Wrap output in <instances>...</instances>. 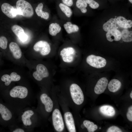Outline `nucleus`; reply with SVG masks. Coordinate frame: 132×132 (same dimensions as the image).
<instances>
[{
  "mask_svg": "<svg viewBox=\"0 0 132 132\" xmlns=\"http://www.w3.org/2000/svg\"><path fill=\"white\" fill-rule=\"evenodd\" d=\"M4 102L12 110L17 117L24 108L31 107L33 95L27 87L22 85L14 86L0 92Z\"/></svg>",
  "mask_w": 132,
  "mask_h": 132,
  "instance_id": "nucleus-1",
  "label": "nucleus"
},
{
  "mask_svg": "<svg viewBox=\"0 0 132 132\" xmlns=\"http://www.w3.org/2000/svg\"><path fill=\"white\" fill-rule=\"evenodd\" d=\"M19 123L16 115L9 106L0 99V125L9 128Z\"/></svg>",
  "mask_w": 132,
  "mask_h": 132,
  "instance_id": "nucleus-2",
  "label": "nucleus"
},
{
  "mask_svg": "<svg viewBox=\"0 0 132 132\" xmlns=\"http://www.w3.org/2000/svg\"><path fill=\"white\" fill-rule=\"evenodd\" d=\"M35 111L31 107H28L23 109L17 116L19 124L32 131L36 124Z\"/></svg>",
  "mask_w": 132,
  "mask_h": 132,
  "instance_id": "nucleus-3",
  "label": "nucleus"
},
{
  "mask_svg": "<svg viewBox=\"0 0 132 132\" xmlns=\"http://www.w3.org/2000/svg\"><path fill=\"white\" fill-rule=\"evenodd\" d=\"M16 9L20 15L26 18H30L33 15L34 11L31 5L24 0H18L16 3Z\"/></svg>",
  "mask_w": 132,
  "mask_h": 132,
  "instance_id": "nucleus-4",
  "label": "nucleus"
},
{
  "mask_svg": "<svg viewBox=\"0 0 132 132\" xmlns=\"http://www.w3.org/2000/svg\"><path fill=\"white\" fill-rule=\"evenodd\" d=\"M70 91L74 102L77 105H79L82 104L84 101V97L80 87L76 84H72L70 86Z\"/></svg>",
  "mask_w": 132,
  "mask_h": 132,
  "instance_id": "nucleus-5",
  "label": "nucleus"
},
{
  "mask_svg": "<svg viewBox=\"0 0 132 132\" xmlns=\"http://www.w3.org/2000/svg\"><path fill=\"white\" fill-rule=\"evenodd\" d=\"M53 124L55 130L60 132L63 130L64 125L63 120L60 111L58 109H55L52 114Z\"/></svg>",
  "mask_w": 132,
  "mask_h": 132,
  "instance_id": "nucleus-6",
  "label": "nucleus"
},
{
  "mask_svg": "<svg viewBox=\"0 0 132 132\" xmlns=\"http://www.w3.org/2000/svg\"><path fill=\"white\" fill-rule=\"evenodd\" d=\"M86 61L90 65L96 68L104 67L106 64V60L104 58L93 55L88 56L87 58Z\"/></svg>",
  "mask_w": 132,
  "mask_h": 132,
  "instance_id": "nucleus-7",
  "label": "nucleus"
},
{
  "mask_svg": "<svg viewBox=\"0 0 132 132\" xmlns=\"http://www.w3.org/2000/svg\"><path fill=\"white\" fill-rule=\"evenodd\" d=\"M49 75L48 70L45 66L39 64L36 67V70L33 74L34 78L37 81H41L44 78L48 77Z\"/></svg>",
  "mask_w": 132,
  "mask_h": 132,
  "instance_id": "nucleus-8",
  "label": "nucleus"
},
{
  "mask_svg": "<svg viewBox=\"0 0 132 132\" xmlns=\"http://www.w3.org/2000/svg\"><path fill=\"white\" fill-rule=\"evenodd\" d=\"M33 49L35 51L39 52L43 56L47 55L51 51L50 44L44 41H40L37 42L34 45Z\"/></svg>",
  "mask_w": 132,
  "mask_h": 132,
  "instance_id": "nucleus-9",
  "label": "nucleus"
},
{
  "mask_svg": "<svg viewBox=\"0 0 132 132\" xmlns=\"http://www.w3.org/2000/svg\"><path fill=\"white\" fill-rule=\"evenodd\" d=\"M75 52V50L73 47H68L63 49L60 52V55L64 62L70 63L73 61V56Z\"/></svg>",
  "mask_w": 132,
  "mask_h": 132,
  "instance_id": "nucleus-10",
  "label": "nucleus"
},
{
  "mask_svg": "<svg viewBox=\"0 0 132 132\" xmlns=\"http://www.w3.org/2000/svg\"><path fill=\"white\" fill-rule=\"evenodd\" d=\"M21 79L20 76L15 72H11L10 75L4 74L1 77V81L4 83V85L6 87L9 86L12 82L19 81Z\"/></svg>",
  "mask_w": 132,
  "mask_h": 132,
  "instance_id": "nucleus-11",
  "label": "nucleus"
},
{
  "mask_svg": "<svg viewBox=\"0 0 132 132\" xmlns=\"http://www.w3.org/2000/svg\"><path fill=\"white\" fill-rule=\"evenodd\" d=\"M40 103L44 105V110L47 112H51L53 107V102L47 94L45 93L41 94L39 96Z\"/></svg>",
  "mask_w": 132,
  "mask_h": 132,
  "instance_id": "nucleus-12",
  "label": "nucleus"
},
{
  "mask_svg": "<svg viewBox=\"0 0 132 132\" xmlns=\"http://www.w3.org/2000/svg\"><path fill=\"white\" fill-rule=\"evenodd\" d=\"M65 120L66 126L69 132H76L74 119L72 113L67 112L64 115Z\"/></svg>",
  "mask_w": 132,
  "mask_h": 132,
  "instance_id": "nucleus-13",
  "label": "nucleus"
},
{
  "mask_svg": "<svg viewBox=\"0 0 132 132\" xmlns=\"http://www.w3.org/2000/svg\"><path fill=\"white\" fill-rule=\"evenodd\" d=\"M108 82V79L105 77H103L99 79L94 88L95 93L99 94L103 93L107 87Z\"/></svg>",
  "mask_w": 132,
  "mask_h": 132,
  "instance_id": "nucleus-14",
  "label": "nucleus"
},
{
  "mask_svg": "<svg viewBox=\"0 0 132 132\" xmlns=\"http://www.w3.org/2000/svg\"><path fill=\"white\" fill-rule=\"evenodd\" d=\"M1 9L3 13L10 18H14L16 16L15 12V8L8 3L3 4L1 6Z\"/></svg>",
  "mask_w": 132,
  "mask_h": 132,
  "instance_id": "nucleus-15",
  "label": "nucleus"
},
{
  "mask_svg": "<svg viewBox=\"0 0 132 132\" xmlns=\"http://www.w3.org/2000/svg\"><path fill=\"white\" fill-rule=\"evenodd\" d=\"M9 48L14 58L16 59L21 58L22 52L20 48L16 43L13 42H11L9 45Z\"/></svg>",
  "mask_w": 132,
  "mask_h": 132,
  "instance_id": "nucleus-16",
  "label": "nucleus"
},
{
  "mask_svg": "<svg viewBox=\"0 0 132 132\" xmlns=\"http://www.w3.org/2000/svg\"><path fill=\"white\" fill-rule=\"evenodd\" d=\"M106 36L107 40L110 42H112L113 41H118L121 39V33L120 31L116 29L107 32Z\"/></svg>",
  "mask_w": 132,
  "mask_h": 132,
  "instance_id": "nucleus-17",
  "label": "nucleus"
},
{
  "mask_svg": "<svg viewBox=\"0 0 132 132\" xmlns=\"http://www.w3.org/2000/svg\"><path fill=\"white\" fill-rule=\"evenodd\" d=\"M99 111L103 115L106 116L112 117L115 114V111L114 108L109 105H104L99 108Z\"/></svg>",
  "mask_w": 132,
  "mask_h": 132,
  "instance_id": "nucleus-18",
  "label": "nucleus"
},
{
  "mask_svg": "<svg viewBox=\"0 0 132 132\" xmlns=\"http://www.w3.org/2000/svg\"><path fill=\"white\" fill-rule=\"evenodd\" d=\"M117 24L120 27L123 28H131L132 26V21L127 20L122 16H119L116 19Z\"/></svg>",
  "mask_w": 132,
  "mask_h": 132,
  "instance_id": "nucleus-19",
  "label": "nucleus"
},
{
  "mask_svg": "<svg viewBox=\"0 0 132 132\" xmlns=\"http://www.w3.org/2000/svg\"><path fill=\"white\" fill-rule=\"evenodd\" d=\"M117 24L116 19L111 18L103 24V29L106 32L112 31L116 29Z\"/></svg>",
  "mask_w": 132,
  "mask_h": 132,
  "instance_id": "nucleus-20",
  "label": "nucleus"
},
{
  "mask_svg": "<svg viewBox=\"0 0 132 132\" xmlns=\"http://www.w3.org/2000/svg\"><path fill=\"white\" fill-rule=\"evenodd\" d=\"M121 82L116 79L111 80L108 85L109 90L112 92H115L118 91L121 88Z\"/></svg>",
  "mask_w": 132,
  "mask_h": 132,
  "instance_id": "nucleus-21",
  "label": "nucleus"
},
{
  "mask_svg": "<svg viewBox=\"0 0 132 132\" xmlns=\"http://www.w3.org/2000/svg\"><path fill=\"white\" fill-rule=\"evenodd\" d=\"M61 27L58 23H52L49 26V33L51 35L55 36L61 31Z\"/></svg>",
  "mask_w": 132,
  "mask_h": 132,
  "instance_id": "nucleus-22",
  "label": "nucleus"
},
{
  "mask_svg": "<svg viewBox=\"0 0 132 132\" xmlns=\"http://www.w3.org/2000/svg\"><path fill=\"white\" fill-rule=\"evenodd\" d=\"M64 27L68 34L77 32L79 30V28L77 25L72 24L70 22H68L64 24Z\"/></svg>",
  "mask_w": 132,
  "mask_h": 132,
  "instance_id": "nucleus-23",
  "label": "nucleus"
},
{
  "mask_svg": "<svg viewBox=\"0 0 132 132\" xmlns=\"http://www.w3.org/2000/svg\"><path fill=\"white\" fill-rule=\"evenodd\" d=\"M10 132H27L31 131L26 128L20 124H15L9 128Z\"/></svg>",
  "mask_w": 132,
  "mask_h": 132,
  "instance_id": "nucleus-24",
  "label": "nucleus"
},
{
  "mask_svg": "<svg viewBox=\"0 0 132 132\" xmlns=\"http://www.w3.org/2000/svg\"><path fill=\"white\" fill-rule=\"evenodd\" d=\"M121 38L124 42H129L132 41V32L127 30H123L121 33Z\"/></svg>",
  "mask_w": 132,
  "mask_h": 132,
  "instance_id": "nucleus-25",
  "label": "nucleus"
},
{
  "mask_svg": "<svg viewBox=\"0 0 132 132\" xmlns=\"http://www.w3.org/2000/svg\"><path fill=\"white\" fill-rule=\"evenodd\" d=\"M83 123L84 126L87 129L88 132H94L98 129L97 125L89 121L84 120Z\"/></svg>",
  "mask_w": 132,
  "mask_h": 132,
  "instance_id": "nucleus-26",
  "label": "nucleus"
},
{
  "mask_svg": "<svg viewBox=\"0 0 132 132\" xmlns=\"http://www.w3.org/2000/svg\"><path fill=\"white\" fill-rule=\"evenodd\" d=\"M76 5L82 13H85L87 12V10L86 8L87 7L88 4L85 0H77Z\"/></svg>",
  "mask_w": 132,
  "mask_h": 132,
  "instance_id": "nucleus-27",
  "label": "nucleus"
},
{
  "mask_svg": "<svg viewBox=\"0 0 132 132\" xmlns=\"http://www.w3.org/2000/svg\"><path fill=\"white\" fill-rule=\"evenodd\" d=\"M59 7L67 17L70 18L71 17L72 14V12L69 6L63 3H61L59 4Z\"/></svg>",
  "mask_w": 132,
  "mask_h": 132,
  "instance_id": "nucleus-28",
  "label": "nucleus"
},
{
  "mask_svg": "<svg viewBox=\"0 0 132 132\" xmlns=\"http://www.w3.org/2000/svg\"><path fill=\"white\" fill-rule=\"evenodd\" d=\"M11 29L15 34L18 38L25 33L23 29L18 25H14L12 26Z\"/></svg>",
  "mask_w": 132,
  "mask_h": 132,
  "instance_id": "nucleus-29",
  "label": "nucleus"
},
{
  "mask_svg": "<svg viewBox=\"0 0 132 132\" xmlns=\"http://www.w3.org/2000/svg\"><path fill=\"white\" fill-rule=\"evenodd\" d=\"M89 7L92 9H95L98 8L100 4L96 0H85Z\"/></svg>",
  "mask_w": 132,
  "mask_h": 132,
  "instance_id": "nucleus-30",
  "label": "nucleus"
},
{
  "mask_svg": "<svg viewBox=\"0 0 132 132\" xmlns=\"http://www.w3.org/2000/svg\"><path fill=\"white\" fill-rule=\"evenodd\" d=\"M8 41L6 38L4 36L0 37V47L3 49L6 48Z\"/></svg>",
  "mask_w": 132,
  "mask_h": 132,
  "instance_id": "nucleus-31",
  "label": "nucleus"
},
{
  "mask_svg": "<svg viewBox=\"0 0 132 132\" xmlns=\"http://www.w3.org/2000/svg\"><path fill=\"white\" fill-rule=\"evenodd\" d=\"M43 6L42 3H40L38 5L35 9V12L37 15L39 17H41L43 11L42 10Z\"/></svg>",
  "mask_w": 132,
  "mask_h": 132,
  "instance_id": "nucleus-32",
  "label": "nucleus"
},
{
  "mask_svg": "<svg viewBox=\"0 0 132 132\" xmlns=\"http://www.w3.org/2000/svg\"><path fill=\"white\" fill-rule=\"evenodd\" d=\"M107 132H122L121 130L118 127L112 126L109 127L107 131Z\"/></svg>",
  "mask_w": 132,
  "mask_h": 132,
  "instance_id": "nucleus-33",
  "label": "nucleus"
},
{
  "mask_svg": "<svg viewBox=\"0 0 132 132\" xmlns=\"http://www.w3.org/2000/svg\"><path fill=\"white\" fill-rule=\"evenodd\" d=\"M127 119L130 121H132V106L130 107L128 109L126 114Z\"/></svg>",
  "mask_w": 132,
  "mask_h": 132,
  "instance_id": "nucleus-34",
  "label": "nucleus"
},
{
  "mask_svg": "<svg viewBox=\"0 0 132 132\" xmlns=\"http://www.w3.org/2000/svg\"><path fill=\"white\" fill-rule=\"evenodd\" d=\"M73 0H62L63 3L69 7L72 6L73 4Z\"/></svg>",
  "mask_w": 132,
  "mask_h": 132,
  "instance_id": "nucleus-35",
  "label": "nucleus"
},
{
  "mask_svg": "<svg viewBox=\"0 0 132 132\" xmlns=\"http://www.w3.org/2000/svg\"><path fill=\"white\" fill-rule=\"evenodd\" d=\"M40 17L44 19L47 20L49 18V14L47 12L43 11Z\"/></svg>",
  "mask_w": 132,
  "mask_h": 132,
  "instance_id": "nucleus-36",
  "label": "nucleus"
},
{
  "mask_svg": "<svg viewBox=\"0 0 132 132\" xmlns=\"http://www.w3.org/2000/svg\"><path fill=\"white\" fill-rule=\"evenodd\" d=\"M28 36L25 33L20 37L19 38L22 41H25L27 39Z\"/></svg>",
  "mask_w": 132,
  "mask_h": 132,
  "instance_id": "nucleus-37",
  "label": "nucleus"
},
{
  "mask_svg": "<svg viewBox=\"0 0 132 132\" xmlns=\"http://www.w3.org/2000/svg\"><path fill=\"white\" fill-rule=\"evenodd\" d=\"M130 97L131 99H132V91H131V92L130 94Z\"/></svg>",
  "mask_w": 132,
  "mask_h": 132,
  "instance_id": "nucleus-38",
  "label": "nucleus"
},
{
  "mask_svg": "<svg viewBox=\"0 0 132 132\" xmlns=\"http://www.w3.org/2000/svg\"><path fill=\"white\" fill-rule=\"evenodd\" d=\"M99 129H101V128L100 127H99Z\"/></svg>",
  "mask_w": 132,
  "mask_h": 132,
  "instance_id": "nucleus-39",
  "label": "nucleus"
}]
</instances>
